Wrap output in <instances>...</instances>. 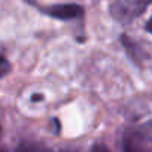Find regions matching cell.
Here are the masks:
<instances>
[{
	"instance_id": "5b68a950",
	"label": "cell",
	"mask_w": 152,
	"mask_h": 152,
	"mask_svg": "<svg viewBox=\"0 0 152 152\" xmlns=\"http://www.w3.org/2000/svg\"><path fill=\"white\" fill-rule=\"evenodd\" d=\"M15 152H51L49 148H46L45 145L39 143V142H23L18 145L17 151Z\"/></svg>"
},
{
	"instance_id": "52a82bcc",
	"label": "cell",
	"mask_w": 152,
	"mask_h": 152,
	"mask_svg": "<svg viewBox=\"0 0 152 152\" xmlns=\"http://www.w3.org/2000/svg\"><path fill=\"white\" fill-rule=\"evenodd\" d=\"M93 152H109V149L103 145H97V146L93 148Z\"/></svg>"
},
{
	"instance_id": "7a4b0ae2",
	"label": "cell",
	"mask_w": 152,
	"mask_h": 152,
	"mask_svg": "<svg viewBox=\"0 0 152 152\" xmlns=\"http://www.w3.org/2000/svg\"><path fill=\"white\" fill-rule=\"evenodd\" d=\"M28 3H31L36 9H39L42 14L61 20V21H70V20H78L84 17V8L76 5V3H63V5H49V6H40L31 0H27Z\"/></svg>"
},
{
	"instance_id": "8992f818",
	"label": "cell",
	"mask_w": 152,
	"mask_h": 152,
	"mask_svg": "<svg viewBox=\"0 0 152 152\" xmlns=\"http://www.w3.org/2000/svg\"><path fill=\"white\" fill-rule=\"evenodd\" d=\"M9 72H11V64H9V61L6 60V57L2 54V55H0V78L6 76Z\"/></svg>"
},
{
	"instance_id": "9c48e42d",
	"label": "cell",
	"mask_w": 152,
	"mask_h": 152,
	"mask_svg": "<svg viewBox=\"0 0 152 152\" xmlns=\"http://www.w3.org/2000/svg\"><path fill=\"white\" fill-rule=\"evenodd\" d=\"M60 152H75V151H70V149H63V151H60Z\"/></svg>"
},
{
	"instance_id": "6da1fadb",
	"label": "cell",
	"mask_w": 152,
	"mask_h": 152,
	"mask_svg": "<svg viewBox=\"0 0 152 152\" xmlns=\"http://www.w3.org/2000/svg\"><path fill=\"white\" fill-rule=\"evenodd\" d=\"M151 3L152 0H112L109 11L115 21L130 24L137 20Z\"/></svg>"
},
{
	"instance_id": "ba28073f",
	"label": "cell",
	"mask_w": 152,
	"mask_h": 152,
	"mask_svg": "<svg viewBox=\"0 0 152 152\" xmlns=\"http://www.w3.org/2000/svg\"><path fill=\"white\" fill-rule=\"evenodd\" d=\"M146 30H148L149 33H152V18L148 21V24H146Z\"/></svg>"
},
{
	"instance_id": "30bf717a",
	"label": "cell",
	"mask_w": 152,
	"mask_h": 152,
	"mask_svg": "<svg viewBox=\"0 0 152 152\" xmlns=\"http://www.w3.org/2000/svg\"><path fill=\"white\" fill-rule=\"evenodd\" d=\"M2 54H3V52H2V49H0V55H2Z\"/></svg>"
},
{
	"instance_id": "8fae6325",
	"label": "cell",
	"mask_w": 152,
	"mask_h": 152,
	"mask_svg": "<svg viewBox=\"0 0 152 152\" xmlns=\"http://www.w3.org/2000/svg\"><path fill=\"white\" fill-rule=\"evenodd\" d=\"M0 152H5V151H0Z\"/></svg>"
},
{
	"instance_id": "277c9868",
	"label": "cell",
	"mask_w": 152,
	"mask_h": 152,
	"mask_svg": "<svg viewBox=\"0 0 152 152\" xmlns=\"http://www.w3.org/2000/svg\"><path fill=\"white\" fill-rule=\"evenodd\" d=\"M130 133L143 142H152V119L137 125L136 128L130 130Z\"/></svg>"
},
{
	"instance_id": "3957f363",
	"label": "cell",
	"mask_w": 152,
	"mask_h": 152,
	"mask_svg": "<svg viewBox=\"0 0 152 152\" xmlns=\"http://www.w3.org/2000/svg\"><path fill=\"white\" fill-rule=\"evenodd\" d=\"M122 146H124V152H151L149 148L146 146V142L137 139L130 131L125 134Z\"/></svg>"
}]
</instances>
